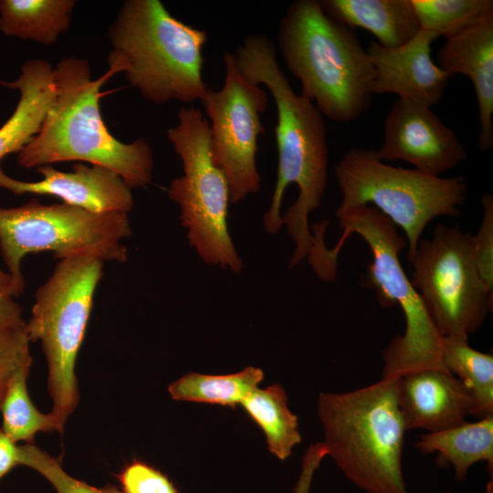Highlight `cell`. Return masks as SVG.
I'll use <instances>...</instances> for the list:
<instances>
[{
	"instance_id": "1",
	"label": "cell",
	"mask_w": 493,
	"mask_h": 493,
	"mask_svg": "<svg viewBox=\"0 0 493 493\" xmlns=\"http://www.w3.org/2000/svg\"><path fill=\"white\" fill-rule=\"evenodd\" d=\"M234 54L241 73L250 82L266 86L275 101L278 173L263 226L272 235L287 227L296 246L289 261L292 267L311 250L313 236L308 218L321 205L327 187L325 122L315 104L292 89L269 37L247 36Z\"/></svg>"
},
{
	"instance_id": "2",
	"label": "cell",
	"mask_w": 493,
	"mask_h": 493,
	"mask_svg": "<svg viewBox=\"0 0 493 493\" xmlns=\"http://www.w3.org/2000/svg\"><path fill=\"white\" fill-rule=\"evenodd\" d=\"M113 75L109 68L92 79L87 60L74 57L61 59L54 68L53 103L39 132L16 153L18 165L29 169L80 161L113 171L131 190L147 186L153 171L150 143L143 139L120 142L101 116L100 89Z\"/></svg>"
},
{
	"instance_id": "3",
	"label": "cell",
	"mask_w": 493,
	"mask_h": 493,
	"mask_svg": "<svg viewBox=\"0 0 493 493\" xmlns=\"http://www.w3.org/2000/svg\"><path fill=\"white\" fill-rule=\"evenodd\" d=\"M278 47L301 93L332 121L350 122L372 99L373 68L352 29L329 16L320 1L296 0L279 23Z\"/></svg>"
},
{
	"instance_id": "4",
	"label": "cell",
	"mask_w": 493,
	"mask_h": 493,
	"mask_svg": "<svg viewBox=\"0 0 493 493\" xmlns=\"http://www.w3.org/2000/svg\"><path fill=\"white\" fill-rule=\"evenodd\" d=\"M109 68L123 72L148 101L201 100L205 30L177 19L160 0L125 1L109 28Z\"/></svg>"
},
{
	"instance_id": "5",
	"label": "cell",
	"mask_w": 493,
	"mask_h": 493,
	"mask_svg": "<svg viewBox=\"0 0 493 493\" xmlns=\"http://www.w3.org/2000/svg\"><path fill=\"white\" fill-rule=\"evenodd\" d=\"M398 380L383 378L354 391L319 395L326 453L367 493H409L402 468L407 430L398 402Z\"/></svg>"
},
{
	"instance_id": "6",
	"label": "cell",
	"mask_w": 493,
	"mask_h": 493,
	"mask_svg": "<svg viewBox=\"0 0 493 493\" xmlns=\"http://www.w3.org/2000/svg\"><path fill=\"white\" fill-rule=\"evenodd\" d=\"M341 236L336 246L319 251L321 270L336 276L337 257L345 240L357 234L368 244L372 261L368 266L367 282L376 292L381 306L399 305L405 319V330L383 351V378H396L428 369H447L442 360V336L435 327L422 299L412 286L399 260L406 240L396 226L372 205L335 211Z\"/></svg>"
},
{
	"instance_id": "7",
	"label": "cell",
	"mask_w": 493,
	"mask_h": 493,
	"mask_svg": "<svg viewBox=\"0 0 493 493\" xmlns=\"http://www.w3.org/2000/svg\"><path fill=\"white\" fill-rule=\"evenodd\" d=\"M104 261L79 256L58 262L36 293L26 323L30 342L40 341L47 362L50 414L64 426L78 406L77 356L85 337Z\"/></svg>"
},
{
	"instance_id": "8",
	"label": "cell",
	"mask_w": 493,
	"mask_h": 493,
	"mask_svg": "<svg viewBox=\"0 0 493 493\" xmlns=\"http://www.w3.org/2000/svg\"><path fill=\"white\" fill-rule=\"evenodd\" d=\"M342 194L336 211L372 205L404 231L411 263L420 236L434 218L460 214L467 194L463 176L441 178L383 163L375 150L349 149L335 166Z\"/></svg>"
},
{
	"instance_id": "9",
	"label": "cell",
	"mask_w": 493,
	"mask_h": 493,
	"mask_svg": "<svg viewBox=\"0 0 493 493\" xmlns=\"http://www.w3.org/2000/svg\"><path fill=\"white\" fill-rule=\"evenodd\" d=\"M167 138L179 156L184 174L171 181L168 197L178 205L187 239L208 265L240 274L243 259L227 227L229 186L211 153L208 120L195 107H183Z\"/></svg>"
},
{
	"instance_id": "10",
	"label": "cell",
	"mask_w": 493,
	"mask_h": 493,
	"mask_svg": "<svg viewBox=\"0 0 493 493\" xmlns=\"http://www.w3.org/2000/svg\"><path fill=\"white\" fill-rule=\"evenodd\" d=\"M128 214L94 213L64 203L43 205L36 198L0 207V251L20 296L25 288L21 261L30 253L53 252L55 259L90 256L124 263L131 236Z\"/></svg>"
},
{
	"instance_id": "11",
	"label": "cell",
	"mask_w": 493,
	"mask_h": 493,
	"mask_svg": "<svg viewBox=\"0 0 493 493\" xmlns=\"http://www.w3.org/2000/svg\"><path fill=\"white\" fill-rule=\"evenodd\" d=\"M469 233L437 226L431 239L420 240L410 264L412 286L439 334L468 336L492 310L493 294L483 282Z\"/></svg>"
},
{
	"instance_id": "12",
	"label": "cell",
	"mask_w": 493,
	"mask_h": 493,
	"mask_svg": "<svg viewBox=\"0 0 493 493\" xmlns=\"http://www.w3.org/2000/svg\"><path fill=\"white\" fill-rule=\"evenodd\" d=\"M223 58V86L207 88L200 101L210 120L213 163L227 180L230 202L236 204L260 189L256 156L268 96L241 73L234 53L226 52Z\"/></svg>"
},
{
	"instance_id": "13",
	"label": "cell",
	"mask_w": 493,
	"mask_h": 493,
	"mask_svg": "<svg viewBox=\"0 0 493 493\" xmlns=\"http://www.w3.org/2000/svg\"><path fill=\"white\" fill-rule=\"evenodd\" d=\"M375 153L381 161H405L435 177L467 158L454 131L430 107L403 99L393 103L383 142Z\"/></svg>"
},
{
	"instance_id": "14",
	"label": "cell",
	"mask_w": 493,
	"mask_h": 493,
	"mask_svg": "<svg viewBox=\"0 0 493 493\" xmlns=\"http://www.w3.org/2000/svg\"><path fill=\"white\" fill-rule=\"evenodd\" d=\"M438 37L420 30L408 43L386 48L372 40L366 51L373 68L372 93L396 94L399 99L432 107L442 98L450 79L431 57Z\"/></svg>"
},
{
	"instance_id": "15",
	"label": "cell",
	"mask_w": 493,
	"mask_h": 493,
	"mask_svg": "<svg viewBox=\"0 0 493 493\" xmlns=\"http://www.w3.org/2000/svg\"><path fill=\"white\" fill-rule=\"evenodd\" d=\"M0 160V164H1ZM43 177L24 182L5 174L0 165V188L14 194L52 195L64 204L94 213L129 214L134 206L131 190L113 171L100 165L75 163L71 172H62L51 165L37 168Z\"/></svg>"
},
{
	"instance_id": "16",
	"label": "cell",
	"mask_w": 493,
	"mask_h": 493,
	"mask_svg": "<svg viewBox=\"0 0 493 493\" xmlns=\"http://www.w3.org/2000/svg\"><path fill=\"white\" fill-rule=\"evenodd\" d=\"M398 402L407 431H443L466 422L472 398L463 382L450 372L428 368L398 380Z\"/></svg>"
},
{
	"instance_id": "17",
	"label": "cell",
	"mask_w": 493,
	"mask_h": 493,
	"mask_svg": "<svg viewBox=\"0 0 493 493\" xmlns=\"http://www.w3.org/2000/svg\"><path fill=\"white\" fill-rule=\"evenodd\" d=\"M438 66L452 76H467L476 91L481 151L493 148V14L446 39L437 51Z\"/></svg>"
},
{
	"instance_id": "18",
	"label": "cell",
	"mask_w": 493,
	"mask_h": 493,
	"mask_svg": "<svg viewBox=\"0 0 493 493\" xmlns=\"http://www.w3.org/2000/svg\"><path fill=\"white\" fill-rule=\"evenodd\" d=\"M0 84L20 91L14 112L0 127L2 160L9 153H18L39 132L56 94L54 68L44 59L27 60L17 79L0 80Z\"/></svg>"
},
{
	"instance_id": "19",
	"label": "cell",
	"mask_w": 493,
	"mask_h": 493,
	"mask_svg": "<svg viewBox=\"0 0 493 493\" xmlns=\"http://www.w3.org/2000/svg\"><path fill=\"white\" fill-rule=\"evenodd\" d=\"M324 12L350 29L372 33L386 48L399 47L421 30L411 0H321Z\"/></svg>"
},
{
	"instance_id": "20",
	"label": "cell",
	"mask_w": 493,
	"mask_h": 493,
	"mask_svg": "<svg viewBox=\"0 0 493 493\" xmlns=\"http://www.w3.org/2000/svg\"><path fill=\"white\" fill-rule=\"evenodd\" d=\"M414 446L425 455L436 453V465L439 467L452 466L458 482H464L470 467L480 461L488 463L492 478L493 414L477 422H465L443 431L423 434Z\"/></svg>"
},
{
	"instance_id": "21",
	"label": "cell",
	"mask_w": 493,
	"mask_h": 493,
	"mask_svg": "<svg viewBox=\"0 0 493 493\" xmlns=\"http://www.w3.org/2000/svg\"><path fill=\"white\" fill-rule=\"evenodd\" d=\"M75 5L74 0H0V30L52 45L69 28Z\"/></svg>"
},
{
	"instance_id": "22",
	"label": "cell",
	"mask_w": 493,
	"mask_h": 493,
	"mask_svg": "<svg viewBox=\"0 0 493 493\" xmlns=\"http://www.w3.org/2000/svg\"><path fill=\"white\" fill-rule=\"evenodd\" d=\"M264 431L269 451L280 460L288 458L300 443L298 416L288 407V396L279 384L251 391L240 403Z\"/></svg>"
},
{
	"instance_id": "23",
	"label": "cell",
	"mask_w": 493,
	"mask_h": 493,
	"mask_svg": "<svg viewBox=\"0 0 493 493\" xmlns=\"http://www.w3.org/2000/svg\"><path fill=\"white\" fill-rule=\"evenodd\" d=\"M442 360L445 367L456 374L469 390L471 414L477 419L493 414V356L475 350L468 336L448 335L442 338Z\"/></svg>"
},
{
	"instance_id": "24",
	"label": "cell",
	"mask_w": 493,
	"mask_h": 493,
	"mask_svg": "<svg viewBox=\"0 0 493 493\" xmlns=\"http://www.w3.org/2000/svg\"><path fill=\"white\" fill-rule=\"evenodd\" d=\"M261 369L247 366L226 375L188 372L168 387L173 400L216 404L235 407L263 380Z\"/></svg>"
},
{
	"instance_id": "25",
	"label": "cell",
	"mask_w": 493,
	"mask_h": 493,
	"mask_svg": "<svg viewBox=\"0 0 493 493\" xmlns=\"http://www.w3.org/2000/svg\"><path fill=\"white\" fill-rule=\"evenodd\" d=\"M32 362L31 357L13 374L0 407L3 415L1 430L13 441L27 444H33L37 432L62 433L64 429L50 413H40L28 395L26 380Z\"/></svg>"
},
{
	"instance_id": "26",
	"label": "cell",
	"mask_w": 493,
	"mask_h": 493,
	"mask_svg": "<svg viewBox=\"0 0 493 493\" xmlns=\"http://www.w3.org/2000/svg\"><path fill=\"white\" fill-rule=\"evenodd\" d=\"M422 30L451 38L493 14L492 0H411Z\"/></svg>"
},
{
	"instance_id": "27",
	"label": "cell",
	"mask_w": 493,
	"mask_h": 493,
	"mask_svg": "<svg viewBox=\"0 0 493 493\" xmlns=\"http://www.w3.org/2000/svg\"><path fill=\"white\" fill-rule=\"evenodd\" d=\"M22 465L42 475L57 493H123L114 487L95 488L67 474L59 462L34 444L21 446Z\"/></svg>"
},
{
	"instance_id": "28",
	"label": "cell",
	"mask_w": 493,
	"mask_h": 493,
	"mask_svg": "<svg viewBox=\"0 0 493 493\" xmlns=\"http://www.w3.org/2000/svg\"><path fill=\"white\" fill-rule=\"evenodd\" d=\"M26 324L0 331V407L11 377L21 364L31 358Z\"/></svg>"
},
{
	"instance_id": "29",
	"label": "cell",
	"mask_w": 493,
	"mask_h": 493,
	"mask_svg": "<svg viewBox=\"0 0 493 493\" xmlns=\"http://www.w3.org/2000/svg\"><path fill=\"white\" fill-rule=\"evenodd\" d=\"M483 218L475 236H471L473 256L488 290L493 294V195L486 194L481 199Z\"/></svg>"
},
{
	"instance_id": "30",
	"label": "cell",
	"mask_w": 493,
	"mask_h": 493,
	"mask_svg": "<svg viewBox=\"0 0 493 493\" xmlns=\"http://www.w3.org/2000/svg\"><path fill=\"white\" fill-rule=\"evenodd\" d=\"M118 478L123 493H178L163 473L140 461L126 466Z\"/></svg>"
},
{
	"instance_id": "31",
	"label": "cell",
	"mask_w": 493,
	"mask_h": 493,
	"mask_svg": "<svg viewBox=\"0 0 493 493\" xmlns=\"http://www.w3.org/2000/svg\"><path fill=\"white\" fill-rule=\"evenodd\" d=\"M19 297L13 278L0 269V331L23 327L22 309L14 298Z\"/></svg>"
},
{
	"instance_id": "32",
	"label": "cell",
	"mask_w": 493,
	"mask_h": 493,
	"mask_svg": "<svg viewBox=\"0 0 493 493\" xmlns=\"http://www.w3.org/2000/svg\"><path fill=\"white\" fill-rule=\"evenodd\" d=\"M22 449L0 429V480L14 467L22 465Z\"/></svg>"
},
{
	"instance_id": "33",
	"label": "cell",
	"mask_w": 493,
	"mask_h": 493,
	"mask_svg": "<svg viewBox=\"0 0 493 493\" xmlns=\"http://www.w3.org/2000/svg\"><path fill=\"white\" fill-rule=\"evenodd\" d=\"M485 493H493V482L492 479L487 484Z\"/></svg>"
}]
</instances>
